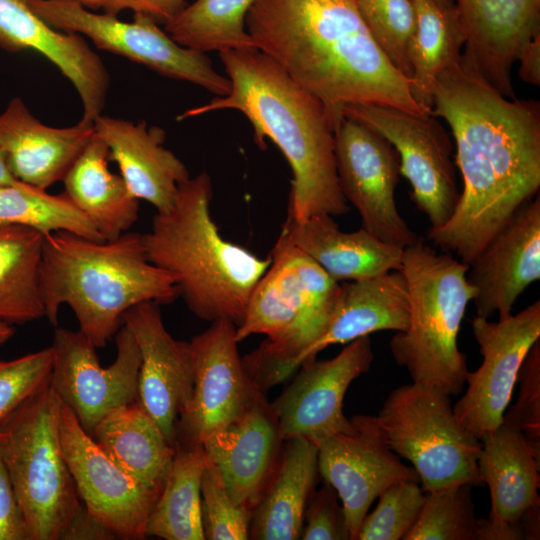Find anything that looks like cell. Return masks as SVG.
Instances as JSON below:
<instances>
[{
  "label": "cell",
  "instance_id": "obj_1",
  "mask_svg": "<svg viewBox=\"0 0 540 540\" xmlns=\"http://www.w3.org/2000/svg\"><path fill=\"white\" fill-rule=\"evenodd\" d=\"M431 115L449 125L463 189L428 239L469 264L540 188V103L510 99L464 58L437 78Z\"/></svg>",
  "mask_w": 540,
  "mask_h": 540
},
{
  "label": "cell",
  "instance_id": "obj_2",
  "mask_svg": "<svg viewBox=\"0 0 540 540\" xmlns=\"http://www.w3.org/2000/svg\"><path fill=\"white\" fill-rule=\"evenodd\" d=\"M246 29L257 50L325 105L335 130L349 105L430 114L371 36L356 0H256Z\"/></svg>",
  "mask_w": 540,
  "mask_h": 540
},
{
  "label": "cell",
  "instance_id": "obj_3",
  "mask_svg": "<svg viewBox=\"0 0 540 540\" xmlns=\"http://www.w3.org/2000/svg\"><path fill=\"white\" fill-rule=\"evenodd\" d=\"M230 90L184 111V120L218 110L241 112L253 127L254 142L276 144L291 171L288 217L303 222L317 215L349 212L338 180L335 125L325 105L257 49L219 52Z\"/></svg>",
  "mask_w": 540,
  "mask_h": 540
},
{
  "label": "cell",
  "instance_id": "obj_4",
  "mask_svg": "<svg viewBox=\"0 0 540 540\" xmlns=\"http://www.w3.org/2000/svg\"><path fill=\"white\" fill-rule=\"evenodd\" d=\"M40 289L50 324L56 326L60 308L69 306L96 348L115 336L130 308L179 297L171 275L148 259L143 234L131 231L105 241L68 231L45 235Z\"/></svg>",
  "mask_w": 540,
  "mask_h": 540
},
{
  "label": "cell",
  "instance_id": "obj_5",
  "mask_svg": "<svg viewBox=\"0 0 540 540\" xmlns=\"http://www.w3.org/2000/svg\"><path fill=\"white\" fill-rule=\"evenodd\" d=\"M212 183L202 172L180 185L173 206L156 212L143 234L148 259L171 275L188 309L198 318L244 320L251 293L270 266L222 237L212 219Z\"/></svg>",
  "mask_w": 540,
  "mask_h": 540
},
{
  "label": "cell",
  "instance_id": "obj_6",
  "mask_svg": "<svg viewBox=\"0 0 540 540\" xmlns=\"http://www.w3.org/2000/svg\"><path fill=\"white\" fill-rule=\"evenodd\" d=\"M269 257L270 266L236 327L238 342L266 336L242 358L247 375L263 393L294 373L301 353L325 332L341 290L304 252L278 238Z\"/></svg>",
  "mask_w": 540,
  "mask_h": 540
},
{
  "label": "cell",
  "instance_id": "obj_7",
  "mask_svg": "<svg viewBox=\"0 0 540 540\" xmlns=\"http://www.w3.org/2000/svg\"><path fill=\"white\" fill-rule=\"evenodd\" d=\"M468 265L419 238L404 248L401 272L409 293V322L389 343L395 362L414 383L459 394L468 374L458 334L475 289Z\"/></svg>",
  "mask_w": 540,
  "mask_h": 540
},
{
  "label": "cell",
  "instance_id": "obj_8",
  "mask_svg": "<svg viewBox=\"0 0 540 540\" xmlns=\"http://www.w3.org/2000/svg\"><path fill=\"white\" fill-rule=\"evenodd\" d=\"M61 400L48 382L0 423V456L28 540H61L83 507L59 432Z\"/></svg>",
  "mask_w": 540,
  "mask_h": 540
},
{
  "label": "cell",
  "instance_id": "obj_9",
  "mask_svg": "<svg viewBox=\"0 0 540 540\" xmlns=\"http://www.w3.org/2000/svg\"><path fill=\"white\" fill-rule=\"evenodd\" d=\"M377 418L389 448L410 462L424 492L482 484L477 468L481 441L459 421L450 395L405 384L390 392Z\"/></svg>",
  "mask_w": 540,
  "mask_h": 540
},
{
  "label": "cell",
  "instance_id": "obj_10",
  "mask_svg": "<svg viewBox=\"0 0 540 540\" xmlns=\"http://www.w3.org/2000/svg\"><path fill=\"white\" fill-rule=\"evenodd\" d=\"M31 8L57 30L89 38L102 50L142 64L162 76L197 85L216 96L230 90L227 76L219 73L209 57L179 45L156 21L133 14L125 22L97 13L74 0H29Z\"/></svg>",
  "mask_w": 540,
  "mask_h": 540
},
{
  "label": "cell",
  "instance_id": "obj_11",
  "mask_svg": "<svg viewBox=\"0 0 540 540\" xmlns=\"http://www.w3.org/2000/svg\"><path fill=\"white\" fill-rule=\"evenodd\" d=\"M343 115L368 125L392 144L399 155L400 174L409 181L412 200L427 216L429 229L443 226L457 206L460 191L452 142L435 116L372 104L346 106Z\"/></svg>",
  "mask_w": 540,
  "mask_h": 540
},
{
  "label": "cell",
  "instance_id": "obj_12",
  "mask_svg": "<svg viewBox=\"0 0 540 540\" xmlns=\"http://www.w3.org/2000/svg\"><path fill=\"white\" fill-rule=\"evenodd\" d=\"M114 337L117 354L108 367L100 365L96 347L79 330L56 328L50 345L49 383L90 435L111 410L137 401L139 347L124 324Z\"/></svg>",
  "mask_w": 540,
  "mask_h": 540
},
{
  "label": "cell",
  "instance_id": "obj_13",
  "mask_svg": "<svg viewBox=\"0 0 540 540\" xmlns=\"http://www.w3.org/2000/svg\"><path fill=\"white\" fill-rule=\"evenodd\" d=\"M341 191L361 218L362 228L384 243L405 248L418 237L397 209L400 159L392 144L368 125L344 117L335 130Z\"/></svg>",
  "mask_w": 540,
  "mask_h": 540
},
{
  "label": "cell",
  "instance_id": "obj_14",
  "mask_svg": "<svg viewBox=\"0 0 540 540\" xmlns=\"http://www.w3.org/2000/svg\"><path fill=\"white\" fill-rule=\"evenodd\" d=\"M236 326L216 320L190 344L194 381L191 398L179 414L176 445L194 446L225 428L263 393L251 381L238 352Z\"/></svg>",
  "mask_w": 540,
  "mask_h": 540
},
{
  "label": "cell",
  "instance_id": "obj_15",
  "mask_svg": "<svg viewBox=\"0 0 540 540\" xmlns=\"http://www.w3.org/2000/svg\"><path fill=\"white\" fill-rule=\"evenodd\" d=\"M471 327L483 360L477 370L468 372L466 391L453 410L480 439L501 425L520 367L540 339V301L497 322L476 316Z\"/></svg>",
  "mask_w": 540,
  "mask_h": 540
},
{
  "label": "cell",
  "instance_id": "obj_16",
  "mask_svg": "<svg viewBox=\"0 0 540 540\" xmlns=\"http://www.w3.org/2000/svg\"><path fill=\"white\" fill-rule=\"evenodd\" d=\"M63 454L87 511L118 539L146 538L149 514L160 494L122 470L61 401Z\"/></svg>",
  "mask_w": 540,
  "mask_h": 540
},
{
  "label": "cell",
  "instance_id": "obj_17",
  "mask_svg": "<svg viewBox=\"0 0 540 540\" xmlns=\"http://www.w3.org/2000/svg\"><path fill=\"white\" fill-rule=\"evenodd\" d=\"M351 427L333 434L318 447V470L341 501L351 540L372 503L390 485L419 481L388 446L377 416L355 415Z\"/></svg>",
  "mask_w": 540,
  "mask_h": 540
},
{
  "label": "cell",
  "instance_id": "obj_18",
  "mask_svg": "<svg viewBox=\"0 0 540 540\" xmlns=\"http://www.w3.org/2000/svg\"><path fill=\"white\" fill-rule=\"evenodd\" d=\"M371 339L358 338L333 358L303 363L293 382L271 404L280 437H301L319 447L328 437L351 427L343 412L346 391L373 362Z\"/></svg>",
  "mask_w": 540,
  "mask_h": 540
},
{
  "label": "cell",
  "instance_id": "obj_19",
  "mask_svg": "<svg viewBox=\"0 0 540 540\" xmlns=\"http://www.w3.org/2000/svg\"><path fill=\"white\" fill-rule=\"evenodd\" d=\"M159 306L140 303L124 313L122 322L140 350L137 403L176 447V424L191 398L194 369L189 342L168 332Z\"/></svg>",
  "mask_w": 540,
  "mask_h": 540
},
{
  "label": "cell",
  "instance_id": "obj_20",
  "mask_svg": "<svg viewBox=\"0 0 540 540\" xmlns=\"http://www.w3.org/2000/svg\"><path fill=\"white\" fill-rule=\"evenodd\" d=\"M477 316L503 319L518 297L540 279V198L525 203L469 264Z\"/></svg>",
  "mask_w": 540,
  "mask_h": 540
},
{
  "label": "cell",
  "instance_id": "obj_21",
  "mask_svg": "<svg viewBox=\"0 0 540 540\" xmlns=\"http://www.w3.org/2000/svg\"><path fill=\"white\" fill-rule=\"evenodd\" d=\"M0 47L8 52L35 51L74 86L82 102L81 122L93 125L105 106L108 71L83 36L55 29L29 0H0Z\"/></svg>",
  "mask_w": 540,
  "mask_h": 540
},
{
  "label": "cell",
  "instance_id": "obj_22",
  "mask_svg": "<svg viewBox=\"0 0 540 540\" xmlns=\"http://www.w3.org/2000/svg\"><path fill=\"white\" fill-rule=\"evenodd\" d=\"M464 36L463 58L499 93L516 98L511 70L540 32V0H453Z\"/></svg>",
  "mask_w": 540,
  "mask_h": 540
},
{
  "label": "cell",
  "instance_id": "obj_23",
  "mask_svg": "<svg viewBox=\"0 0 540 540\" xmlns=\"http://www.w3.org/2000/svg\"><path fill=\"white\" fill-rule=\"evenodd\" d=\"M282 442L272 405L260 393L240 417L202 446L233 500L253 510L278 464Z\"/></svg>",
  "mask_w": 540,
  "mask_h": 540
},
{
  "label": "cell",
  "instance_id": "obj_24",
  "mask_svg": "<svg viewBox=\"0 0 540 540\" xmlns=\"http://www.w3.org/2000/svg\"><path fill=\"white\" fill-rule=\"evenodd\" d=\"M94 128L130 193L150 203L157 212L169 210L190 174L186 165L163 146L165 131L148 127L145 121L133 123L104 115L95 119Z\"/></svg>",
  "mask_w": 540,
  "mask_h": 540
},
{
  "label": "cell",
  "instance_id": "obj_25",
  "mask_svg": "<svg viewBox=\"0 0 540 540\" xmlns=\"http://www.w3.org/2000/svg\"><path fill=\"white\" fill-rule=\"evenodd\" d=\"M95 133L94 125L55 128L39 121L20 98L0 113V150L15 178L46 190L58 181Z\"/></svg>",
  "mask_w": 540,
  "mask_h": 540
},
{
  "label": "cell",
  "instance_id": "obj_26",
  "mask_svg": "<svg viewBox=\"0 0 540 540\" xmlns=\"http://www.w3.org/2000/svg\"><path fill=\"white\" fill-rule=\"evenodd\" d=\"M278 239L293 245L335 281H354L401 270L404 248L377 239L364 228L340 230L330 215L303 222L287 216Z\"/></svg>",
  "mask_w": 540,
  "mask_h": 540
},
{
  "label": "cell",
  "instance_id": "obj_27",
  "mask_svg": "<svg viewBox=\"0 0 540 540\" xmlns=\"http://www.w3.org/2000/svg\"><path fill=\"white\" fill-rule=\"evenodd\" d=\"M409 322V293L401 271L348 281L325 332L296 361L299 368L325 348L347 344L377 331H404Z\"/></svg>",
  "mask_w": 540,
  "mask_h": 540
},
{
  "label": "cell",
  "instance_id": "obj_28",
  "mask_svg": "<svg viewBox=\"0 0 540 540\" xmlns=\"http://www.w3.org/2000/svg\"><path fill=\"white\" fill-rule=\"evenodd\" d=\"M480 441L477 468L491 497L487 519L521 529L523 514L540 502V457L520 431L504 423L485 433Z\"/></svg>",
  "mask_w": 540,
  "mask_h": 540
},
{
  "label": "cell",
  "instance_id": "obj_29",
  "mask_svg": "<svg viewBox=\"0 0 540 540\" xmlns=\"http://www.w3.org/2000/svg\"><path fill=\"white\" fill-rule=\"evenodd\" d=\"M270 482L252 510L249 538H301L305 510L318 470V446L301 437L285 440Z\"/></svg>",
  "mask_w": 540,
  "mask_h": 540
},
{
  "label": "cell",
  "instance_id": "obj_30",
  "mask_svg": "<svg viewBox=\"0 0 540 540\" xmlns=\"http://www.w3.org/2000/svg\"><path fill=\"white\" fill-rule=\"evenodd\" d=\"M109 160V149L95 132L62 179L64 194L104 240L129 231L139 213V200L130 193L122 176L110 171Z\"/></svg>",
  "mask_w": 540,
  "mask_h": 540
},
{
  "label": "cell",
  "instance_id": "obj_31",
  "mask_svg": "<svg viewBox=\"0 0 540 540\" xmlns=\"http://www.w3.org/2000/svg\"><path fill=\"white\" fill-rule=\"evenodd\" d=\"M91 436L122 470L161 492L176 447L137 401L107 413Z\"/></svg>",
  "mask_w": 540,
  "mask_h": 540
},
{
  "label": "cell",
  "instance_id": "obj_32",
  "mask_svg": "<svg viewBox=\"0 0 540 540\" xmlns=\"http://www.w3.org/2000/svg\"><path fill=\"white\" fill-rule=\"evenodd\" d=\"M413 1L416 26L409 45L410 90L415 101L431 114L437 78L461 58L465 36L455 5Z\"/></svg>",
  "mask_w": 540,
  "mask_h": 540
},
{
  "label": "cell",
  "instance_id": "obj_33",
  "mask_svg": "<svg viewBox=\"0 0 540 540\" xmlns=\"http://www.w3.org/2000/svg\"><path fill=\"white\" fill-rule=\"evenodd\" d=\"M44 235L0 224V321L23 325L45 317L40 289Z\"/></svg>",
  "mask_w": 540,
  "mask_h": 540
},
{
  "label": "cell",
  "instance_id": "obj_34",
  "mask_svg": "<svg viewBox=\"0 0 540 540\" xmlns=\"http://www.w3.org/2000/svg\"><path fill=\"white\" fill-rule=\"evenodd\" d=\"M206 464L202 445H176L161 492L149 514L146 537L204 540L201 479Z\"/></svg>",
  "mask_w": 540,
  "mask_h": 540
},
{
  "label": "cell",
  "instance_id": "obj_35",
  "mask_svg": "<svg viewBox=\"0 0 540 540\" xmlns=\"http://www.w3.org/2000/svg\"><path fill=\"white\" fill-rule=\"evenodd\" d=\"M256 0H195L164 24L179 45L206 53L256 49L246 16Z\"/></svg>",
  "mask_w": 540,
  "mask_h": 540
},
{
  "label": "cell",
  "instance_id": "obj_36",
  "mask_svg": "<svg viewBox=\"0 0 540 540\" xmlns=\"http://www.w3.org/2000/svg\"><path fill=\"white\" fill-rule=\"evenodd\" d=\"M0 224L28 227L44 236L68 231L94 241H105L64 193L52 195L21 181L0 187Z\"/></svg>",
  "mask_w": 540,
  "mask_h": 540
},
{
  "label": "cell",
  "instance_id": "obj_37",
  "mask_svg": "<svg viewBox=\"0 0 540 540\" xmlns=\"http://www.w3.org/2000/svg\"><path fill=\"white\" fill-rule=\"evenodd\" d=\"M472 484L425 492L419 516L403 540H477Z\"/></svg>",
  "mask_w": 540,
  "mask_h": 540
},
{
  "label": "cell",
  "instance_id": "obj_38",
  "mask_svg": "<svg viewBox=\"0 0 540 540\" xmlns=\"http://www.w3.org/2000/svg\"><path fill=\"white\" fill-rule=\"evenodd\" d=\"M371 36L395 68L409 80V45L416 26L413 0H356Z\"/></svg>",
  "mask_w": 540,
  "mask_h": 540
},
{
  "label": "cell",
  "instance_id": "obj_39",
  "mask_svg": "<svg viewBox=\"0 0 540 540\" xmlns=\"http://www.w3.org/2000/svg\"><path fill=\"white\" fill-rule=\"evenodd\" d=\"M364 517L357 540H403L416 522L425 500L419 481L403 480L387 487Z\"/></svg>",
  "mask_w": 540,
  "mask_h": 540
},
{
  "label": "cell",
  "instance_id": "obj_40",
  "mask_svg": "<svg viewBox=\"0 0 540 540\" xmlns=\"http://www.w3.org/2000/svg\"><path fill=\"white\" fill-rule=\"evenodd\" d=\"M201 515L205 539H249L252 510L233 500L218 468L207 457L201 479Z\"/></svg>",
  "mask_w": 540,
  "mask_h": 540
},
{
  "label": "cell",
  "instance_id": "obj_41",
  "mask_svg": "<svg viewBox=\"0 0 540 540\" xmlns=\"http://www.w3.org/2000/svg\"><path fill=\"white\" fill-rule=\"evenodd\" d=\"M52 364L50 346L15 359L0 357V423L49 382Z\"/></svg>",
  "mask_w": 540,
  "mask_h": 540
},
{
  "label": "cell",
  "instance_id": "obj_42",
  "mask_svg": "<svg viewBox=\"0 0 540 540\" xmlns=\"http://www.w3.org/2000/svg\"><path fill=\"white\" fill-rule=\"evenodd\" d=\"M519 392L502 423L520 431L540 457V339L527 353L518 373Z\"/></svg>",
  "mask_w": 540,
  "mask_h": 540
},
{
  "label": "cell",
  "instance_id": "obj_43",
  "mask_svg": "<svg viewBox=\"0 0 540 540\" xmlns=\"http://www.w3.org/2000/svg\"><path fill=\"white\" fill-rule=\"evenodd\" d=\"M338 500L337 492L326 482L320 490L312 493L305 510L301 539H350L343 507Z\"/></svg>",
  "mask_w": 540,
  "mask_h": 540
},
{
  "label": "cell",
  "instance_id": "obj_44",
  "mask_svg": "<svg viewBox=\"0 0 540 540\" xmlns=\"http://www.w3.org/2000/svg\"><path fill=\"white\" fill-rule=\"evenodd\" d=\"M0 540H28L24 518L0 456Z\"/></svg>",
  "mask_w": 540,
  "mask_h": 540
},
{
  "label": "cell",
  "instance_id": "obj_45",
  "mask_svg": "<svg viewBox=\"0 0 540 540\" xmlns=\"http://www.w3.org/2000/svg\"><path fill=\"white\" fill-rule=\"evenodd\" d=\"M186 5L185 0H106L103 11L117 16L122 11L130 10L133 14L148 16L158 24H165Z\"/></svg>",
  "mask_w": 540,
  "mask_h": 540
},
{
  "label": "cell",
  "instance_id": "obj_46",
  "mask_svg": "<svg viewBox=\"0 0 540 540\" xmlns=\"http://www.w3.org/2000/svg\"><path fill=\"white\" fill-rule=\"evenodd\" d=\"M115 535L83 507L76 513L61 540H113Z\"/></svg>",
  "mask_w": 540,
  "mask_h": 540
},
{
  "label": "cell",
  "instance_id": "obj_47",
  "mask_svg": "<svg viewBox=\"0 0 540 540\" xmlns=\"http://www.w3.org/2000/svg\"><path fill=\"white\" fill-rule=\"evenodd\" d=\"M516 62L519 63L518 75L528 84L540 85V32L536 33L520 49Z\"/></svg>",
  "mask_w": 540,
  "mask_h": 540
},
{
  "label": "cell",
  "instance_id": "obj_48",
  "mask_svg": "<svg viewBox=\"0 0 540 540\" xmlns=\"http://www.w3.org/2000/svg\"><path fill=\"white\" fill-rule=\"evenodd\" d=\"M18 181L8 165L4 152L0 150V187L12 185Z\"/></svg>",
  "mask_w": 540,
  "mask_h": 540
},
{
  "label": "cell",
  "instance_id": "obj_49",
  "mask_svg": "<svg viewBox=\"0 0 540 540\" xmlns=\"http://www.w3.org/2000/svg\"><path fill=\"white\" fill-rule=\"evenodd\" d=\"M14 335L12 325L0 321V345L7 342Z\"/></svg>",
  "mask_w": 540,
  "mask_h": 540
},
{
  "label": "cell",
  "instance_id": "obj_50",
  "mask_svg": "<svg viewBox=\"0 0 540 540\" xmlns=\"http://www.w3.org/2000/svg\"><path fill=\"white\" fill-rule=\"evenodd\" d=\"M82 4L88 9H92L94 11L103 9L106 0H74Z\"/></svg>",
  "mask_w": 540,
  "mask_h": 540
},
{
  "label": "cell",
  "instance_id": "obj_51",
  "mask_svg": "<svg viewBox=\"0 0 540 540\" xmlns=\"http://www.w3.org/2000/svg\"><path fill=\"white\" fill-rule=\"evenodd\" d=\"M441 5H445V6H451V5H454V2L453 0H433Z\"/></svg>",
  "mask_w": 540,
  "mask_h": 540
}]
</instances>
